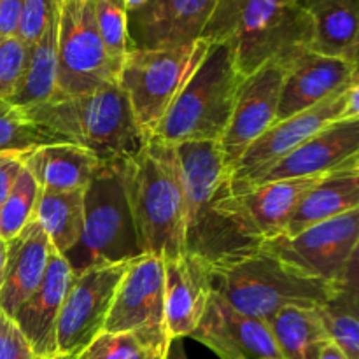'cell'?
<instances>
[{"mask_svg":"<svg viewBox=\"0 0 359 359\" xmlns=\"http://www.w3.org/2000/svg\"><path fill=\"white\" fill-rule=\"evenodd\" d=\"M174 147L184 186L186 252L214 265L256 251L262 241L242 216L219 144Z\"/></svg>","mask_w":359,"mask_h":359,"instance_id":"1","label":"cell"},{"mask_svg":"<svg viewBox=\"0 0 359 359\" xmlns=\"http://www.w3.org/2000/svg\"><path fill=\"white\" fill-rule=\"evenodd\" d=\"M200 39L226 46L245 77L270 62L287 65L311 49L314 25L297 2L217 0Z\"/></svg>","mask_w":359,"mask_h":359,"instance_id":"2","label":"cell"},{"mask_svg":"<svg viewBox=\"0 0 359 359\" xmlns=\"http://www.w3.org/2000/svg\"><path fill=\"white\" fill-rule=\"evenodd\" d=\"M23 111L46 133L91 151L100 161L133 160L149 142L118 81L77 97L55 95Z\"/></svg>","mask_w":359,"mask_h":359,"instance_id":"3","label":"cell"},{"mask_svg":"<svg viewBox=\"0 0 359 359\" xmlns=\"http://www.w3.org/2000/svg\"><path fill=\"white\" fill-rule=\"evenodd\" d=\"M125 184L140 252L163 262L184 256V186L175 147L149 140L125 161Z\"/></svg>","mask_w":359,"mask_h":359,"instance_id":"4","label":"cell"},{"mask_svg":"<svg viewBox=\"0 0 359 359\" xmlns=\"http://www.w3.org/2000/svg\"><path fill=\"white\" fill-rule=\"evenodd\" d=\"M209 284L231 307L265 323L286 307H319L342 287L312 279L262 248L209 265Z\"/></svg>","mask_w":359,"mask_h":359,"instance_id":"5","label":"cell"},{"mask_svg":"<svg viewBox=\"0 0 359 359\" xmlns=\"http://www.w3.org/2000/svg\"><path fill=\"white\" fill-rule=\"evenodd\" d=\"M244 76L224 44H209L205 56L154 128L149 140L179 146L219 142L233 112Z\"/></svg>","mask_w":359,"mask_h":359,"instance_id":"6","label":"cell"},{"mask_svg":"<svg viewBox=\"0 0 359 359\" xmlns=\"http://www.w3.org/2000/svg\"><path fill=\"white\" fill-rule=\"evenodd\" d=\"M83 233L63 258L72 273L142 256L125 184V161H102L83 193Z\"/></svg>","mask_w":359,"mask_h":359,"instance_id":"7","label":"cell"},{"mask_svg":"<svg viewBox=\"0 0 359 359\" xmlns=\"http://www.w3.org/2000/svg\"><path fill=\"white\" fill-rule=\"evenodd\" d=\"M207 49L209 42L200 39L174 49H130L125 56L118 84L128 97L133 116L147 137L153 135Z\"/></svg>","mask_w":359,"mask_h":359,"instance_id":"8","label":"cell"},{"mask_svg":"<svg viewBox=\"0 0 359 359\" xmlns=\"http://www.w3.org/2000/svg\"><path fill=\"white\" fill-rule=\"evenodd\" d=\"M358 244L359 209H353L293 237L270 238L259 248L312 279L344 286L358 273Z\"/></svg>","mask_w":359,"mask_h":359,"instance_id":"9","label":"cell"},{"mask_svg":"<svg viewBox=\"0 0 359 359\" xmlns=\"http://www.w3.org/2000/svg\"><path fill=\"white\" fill-rule=\"evenodd\" d=\"M359 81L321 104L291 118L276 121L256 139L231 168V191L238 195L287 153L340 119L359 118Z\"/></svg>","mask_w":359,"mask_h":359,"instance_id":"10","label":"cell"},{"mask_svg":"<svg viewBox=\"0 0 359 359\" xmlns=\"http://www.w3.org/2000/svg\"><path fill=\"white\" fill-rule=\"evenodd\" d=\"M111 81H118V70L98 34L91 0H60L55 95H86Z\"/></svg>","mask_w":359,"mask_h":359,"instance_id":"11","label":"cell"},{"mask_svg":"<svg viewBox=\"0 0 359 359\" xmlns=\"http://www.w3.org/2000/svg\"><path fill=\"white\" fill-rule=\"evenodd\" d=\"M130 262L74 273L56 325V354L77 358L105 330L116 290Z\"/></svg>","mask_w":359,"mask_h":359,"instance_id":"12","label":"cell"},{"mask_svg":"<svg viewBox=\"0 0 359 359\" xmlns=\"http://www.w3.org/2000/svg\"><path fill=\"white\" fill-rule=\"evenodd\" d=\"M163 259L149 255L132 259L116 290L104 332H137L168 339L163 321Z\"/></svg>","mask_w":359,"mask_h":359,"instance_id":"13","label":"cell"},{"mask_svg":"<svg viewBox=\"0 0 359 359\" xmlns=\"http://www.w3.org/2000/svg\"><path fill=\"white\" fill-rule=\"evenodd\" d=\"M283 79V63L270 62L242 81L226 132L217 142L230 174L244 151L276 123Z\"/></svg>","mask_w":359,"mask_h":359,"instance_id":"14","label":"cell"},{"mask_svg":"<svg viewBox=\"0 0 359 359\" xmlns=\"http://www.w3.org/2000/svg\"><path fill=\"white\" fill-rule=\"evenodd\" d=\"M217 0H146L128 13L130 49H174L200 41Z\"/></svg>","mask_w":359,"mask_h":359,"instance_id":"15","label":"cell"},{"mask_svg":"<svg viewBox=\"0 0 359 359\" xmlns=\"http://www.w3.org/2000/svg\"><path fill=\"white\" fill-rule=\"evenodd\" d=\"M189 337L221 359H283L269 323L237 311L214 291Z\"/></svg>","mask_w":359,"mask_h":359,"instance_id":"16","label":"cell"},{"mask_svg":"<svg viewBox=\"0 0 359 359\" xmlns=\"http://www.w3.org/2000/svg\"><path fill=\"white\" fill-rule=\"evenodd\" d=\"M358 81V63L307 49L284 65L276 121L307 111Z\"/></svg>","mask_w":359,"mask_h":359,"instance_id":"17","label":"cell"},{"mask_svg":"<svg viewBox=\"0 0 359 359\" xmlns=\"http://www.w3.org/2000/svg\"><path fill=\"white\" fill-rule=\"evenodd\" d=\"M356 161H359V118L340 119L280 158L249 188L280 179L330 174Z\"/></svg>","mask_w":359,"mask_h":359,"instance_id":"18","label":"cell"},{"mask_svg":"<svg viewBox=\"0 0 359 359\" xmlns=\"http://www.w3.org/2000/svg\"><path fill=\"white\" fill-rule=\"evenodd\" d=\"M72 277L69 262L58 252H53L37 290L11 318L39 359L56 354V325Z\"/></svg>","mask_w":359,"mask_h":359,"instance_id":"19","label":"cell"},{"mask_svg":"<svg viewBox=\"0 0 359 359\" xmlns=\"http://www.w3.org/2000/svg\"><path fill=\"white\" fill-rule=\"evenodd\" d=\"M163 321L170 340L184 339L198 326L209 302V265L188 255L163 262Z\"/></svg>","mask_w":359,"mask_h":359,"instance_id":"20","label":"cell"},{"mask_svg":"<svg viewBox=\"0 0 359 359\" xmlns=\"http://www.w3.org/2000/svg\"><path fill=\"white\" fill-rule=\"evenodd\" d=\"M53 252L51 242L34 217L16 237L6 242L0 269V312L13 318L41 284Z\"/></svg>","mask_w":359,"mask_h":359,"instance_id":"21","label":"cell"},{"mask_svg":"<svg viewBox=\"0 0 359 359\" xmlns=\"http://www.w3.org/2000/svg\"><path fill=\"white\" fill-rule=\"evenodd\" d=\"M328 174L280 179L238 193L237 202L251 230L265 242L284 233L287 221L305 195Z\"/></svg>","mask_w":359,"mask_h":359,"instance_id":"22","label":"cell"},{"mask_svg":"<svg viewBox=\"0 0 359 359\" xmlns=\"http://www.w3.org/2000/svg\"><path fill=\"white\" fill-rule=\"evenodd\" d=\"M20 154L39 188L48 191L84 189L102 163L91 151L69 142L46 144Z\"/></svg>","mask_w":359,"mask_h":359,"instance_id":"23","label":"cell"},{"mask_svg":"<svg viewBox=\"0 0 359 359\" xmlns=\"http://www.w3.org/2000/svg\"><path fill=\"white\" fill-rule=\"evenodd\" d=\"M298 4L314 25L311 51L358 63L359 0H300Z\"/></svg>","mask_w":359,"mask_h":359,"instance_id":"24","label":"cell"},{"mask_svg":"<svg viewBox=\"0 0 359 359\" xmlns=\"http://www.w3.org/2000/svg\"><path fill=\"white\" fill-rule=\"evenodd\" d=\"M359 209V161L330 172L298 203L283 235L293 237L302 230L332 217Z\"/></svg>","mask_w":359,"mask_h":359,"instance_id":"25","label":"cell"},{"mask_svg":"<svg viewBox=\"0 0 359 359\" xmlns=\"http://www.w3.org/2000/svg\"><path fill=\"white\" fill-rule=\"evenodd\" d=\"M58 16L60 9L37 42L28 46V60L16 91L7 102L20 109L49 100L56 91L58 72Z\"/></svg>","mask_w":359,"mask_h":359,"instance_id":"26","label":"cell"},{"mask_svg":"<svg viewBox=\"0 0 359 359\" xmlns=\"http://www.w3.org/2000/svg\"><path fill=\"white\" fill-rule=\"evenodd\" d=\"M84 189L48 191L41 189L35 203L34 219L51 242L53 251L65 256L72 251L83 233Z\"/></svg>","mask_w":359,"mask_h":359,"instance_id":"27","label":"cell"},{"mask_svg":"<svg viewBox=\"0 0 359 359\" xmlns=\"http://www.w3.org/2000/svg\"><path fill=\"white\" fill-rule=\"evenodd\" d=\"M283 359H318L332 344L316 309L286 307L269 321Z\"/></svg>","mask_w":359,"mask_h":359,"instance_id":"28","label":"cell"},{"mask_svg":"<svg viewBox=\"0 0 359 359\" xmlns=\"http://www.w3.org/2000/svg\"><path fill=\"white\" fill-rule=\"evenodd\" d=\"M358 273L351 277L328 302L318 307L323 326L332 344L347 359H359V300Z\"/></svg>","mask_w":359,"mask_h":359,"instance_id":"29","label":"cell"},{"mask_svg":"<svg viewBox=\"0 0 359 359\" xmlns=\"http://www.w3.org/2000/svg\"><path fill=\"white\" fill-rule=\"evenodd\" d=\"M170 339L137 332L98 335L76 359H167Z\"/></svg>","mask_w":359,"mask_h":359,"instance_id":"30","label":"cell"},{"mask_svg":"<svg viewBox=\"0 0 359 359\" xmlns=\"http://www.w3.org/2000/svg\"><path fill=\"white\" fill-rule=\"evenodd\" d=\"M91 6L105 51L119 72L123 60L130 51L128 11L123 0H91Z\"/></svg>","mask_w":359,"mask_h":359,"instance_id":"31","label":"cell"},{"mask_svg":"<svg viewBox=\"0 0 359 359\" xmlns=\"http://www.w3.org/2000/svg\"><path fill=\"white\" fill-rule=\"evenodd\" d=\"M55 142L60 140L35 126L23 109L0 100V153H25L32 147Z\"/></svg>","mask_w":359,"mask_h":359,"instance_id":"32","label":"cell"},{"mask_svg":"<svg viewBox=\"0 0 359 359\" xmlns=\"http://www.w3.org/2000/svg\"><path fill=\"white\" fill-rule=\"evenodd\" d=\"M39 193H41V188L37 181L23 167L11 193L0 205V238L4 242L16 237L30 223Z\"/></svg>","mask_w":359,"mask_h":359,"instance_id":"33","label":"cell"},{"mask_svg":"<svg viewBox=\"0 0 359 359\" xmlns=\"http://www.w3.org/2000/svg\"><path fill=\"white\" fill-rule=\"evenodd\" d=\"M28 60V46L18 37H0V100L16 91Z\"/></svg>","mask_w":359,"mask_h":359,"instance_id":"34","label":"cell"},{"mask_svg":"<svg viewBox=\"0 0 359 359\" xmlns=\"http://www.w3.org/2000/svg\"><path fill=\"white\" fill-rule=\"evenodd\" d=\"M58 9L60 0H25L18 21L16 37L27 46L37 42Z\"/></svg>","mask_w":359,"mask_h":359,"instance_id":"35","label":"cell"},{"mask_svg":"<svg viewBox=\"0 0 359 359\" xmlns=\"http://www.w3.org/2000/svg\"><path fill=\"white\" fill-rule=\"evenodd\" d=\"M0 359H39L16 323L0 312Z\"/></svg>","mask_w":359,"mask_h":359,"instance_id":"36","label":"cell"},{"mask_svg":"<svg viewBox=\"0 0 359 359\" xmlns=\"http://www.w3.org/2000/svg\"><path fill=\"white\" fill-rule=\"evenodd\" d=\"M21 170L23 161L20 153H0V205L11 193Z\"/></svg>","mask_w":359,"mask_h":359,"instance_id":"37","label":"cell"},{"mask_svg":"<svg viewBox=\"0 0 359 359\" xmlns=\"http://www.w3.org/2000/svg\"><path fill=\"white\" fill-rule=\"evenodd\" d=\"M25 0H0V37H16Z\"/></svg>","mask_w":359,"mask_h":359,"instance_id":"38","label":"cell"},{"mask_svg":"<svg viewBox=\"0 0 359 359\" xmlns=\"http://www.w3.org/2000/svg\"><path fill=\"white\" fill-rule=\"evenodd\" d=\"M167 359H188V354H186L184 344H182L181 339L172 340L170 347H168Z\"/></svg>","mask_w":359,"mask_h":359,"instance_id":"39","label":"cell"},{"mask_svg":"<svg viewBox=\"0 0 359 359\" xmlns=\"http://www.w3.org/2000/svg\"><path fill=\"white\" fill-rule=\"evenodd\" d=\"M318 359H347V356L335 346V344H328V346L323 349V353L319 354Z\"/></svg>","mask_w":359,"mask_h":359,"instance_id":"40","label":"cell"},{"mask_svg":"<svg viewBox=\"0 0 359 359\" xmlns=\"http://www.w3.org/2000/svg\"><path fill=\"white\" fill-rule=\"evenodd\" d=\"M144 2H146V0H123V4H125V7H126V11H128V13L135 11L137 7L142 6Z\"/></svg>","mask_w":359,"mask_h":359,"instance_id":"41","label":"cell"},{"mask_svg":"<svg viewBox=\"0 0 359 359\" xmlns=\"http://www.w3.org/2000/svg\"><path fill=\"white\" fill-rule=\"evenodd\" d=\"M4 255H6V242L0 238V269H2V263H4Z\"/></svg>","mask_w":359,"mask_h":359,"instance_id":"42","label":"cell"},{"mask_svg":"<svg viewBox=\"0 0 359 359\" xmlns=\"http://www.w3.org/2000/svg\"><path fill=\"white\" fill-rule=\"evenodd\" d=\"M48 359H76V358H69V356H62V354H55V356H51Z\"/></svg>","mask_w":359,"mask_h":359,"instance_id":"43","label":"cell"},{"mask_svg":"<svg viewBox=\"0 0 359 359\" xmlns=\"http://www.w3.org/2000/svg\"><path fill=\"white\" fill-rule=\"evenodd\" d=\"M286 2H297L298 4V2H300V0H286Z\"/></svg>","mask_w":359,"mask_h":359,"instance_id":"44","label":"cell"}]
</instances>
